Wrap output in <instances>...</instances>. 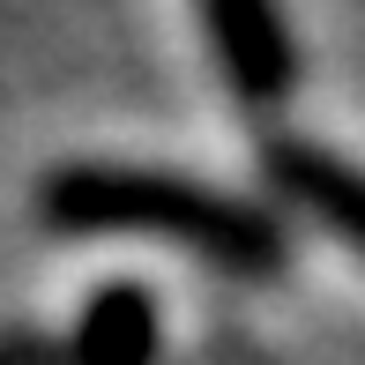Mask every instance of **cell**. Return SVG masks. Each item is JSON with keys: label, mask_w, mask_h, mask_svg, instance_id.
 I'll use <instances>...</instances> for the list:
<instances>
[{"label": "cell", "mask_w": 365, "mask_h": 365, "mask_svg": "<svg viewBox=\"0 0 365 365\" xmlns=\"http://www.w3.org/2000/svg\"><path fill=\"white\" fill-rule=\"evenodd\" d=\"M38 217L53 231H127L164 239L224 276H284L291 231L276 209L224 194L209 179L164 172V164H53L38 179Z\"/></svg>", "instance_id": "cell-1"}, {"label": "cell", "mask_w": 365, "mask_h": 365, "mask_svg": "<svg viewBox=\"0 0 365 365\" xmlns=\"http://www.w3.org/2000/svg\"><path fill=\"white\" fill-rule=\"evenodd\" d=\"M202 30H209V45H217L224 82L246 97V105H284L291 97L298 45H291V23L269 8V0H209Z\"/></svg>", "instance_id": "cell-2"}, {"label": "cell", "mask_w": 365, "mask_h": 365, "mask_svg": "<svg viewBox=\"0 0 365 365\" xmlns=\"http://www.w3.org/2000/svg\"><path fill=\"white\" fill-rule=\"evenodd\" d=\"M261 172H269L313 224H328L343 246L365 254V164H351L343 149H328L313 135H269L261 142Z\"/></svg>", "instance_id": "cell-3"}, {"label": "cell", "mask_w": 365, "mask_h": 365, "mask_svg": "<svg viewBox=\"0 0 365 365\" xmlns=\"http://www.w3.org/2000/svg\"><path fill=\"white\" fill-rule=\"evenodd\" d=\"M157 336H164V321H157L149 284H105L75 313L68 343H60V365H149Z\"/></svg>", "instance_id": "cell-4"}]
</instances>
